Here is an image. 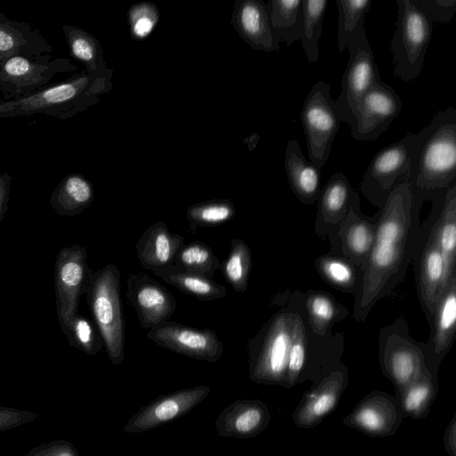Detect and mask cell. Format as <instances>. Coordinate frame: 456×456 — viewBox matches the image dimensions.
<instances>
[{
  "label": "cell",
  "mask_w": 456,
  "mask_h": 456,
  "mask_svg": "<svg viewBox=\"0 0 456 456\" xmlns=\"http://www.w3.org/2000/svg\"><path fill=\"white\" fill-rule=\"evenodd\" d=\"M411 180L422 195L445 191L456 183V109L440 110L412 134Z\"/></svg>",
  "instance_id": "obj_1"
},
{
  "label": "cell",
  "mask_w": 456,
  "mask_h": 456,
  "mask_svg": "<svg viewBox=\"0 0 456 456\" xmlns=\"http://www.w3.org/2000/svg\"><path fill=\"white\" fill-rule=\"evenodd\" d=\"M422 196L408 176L387 197L366 273L364 296H374L385 280V274L398 260L405 236L403 221L409 217Z\"/></svg>",
  "instance_id": "obj_2"
},
{
  "label": "cell",
  "mask_w": 456,
  "mask_h": 456,
  "mask_svg": "<svg viewBox=\"0 0 456 456\" xmlns=\"http://www.w3.org/2000/svg\"><path fill=\"white\" fill-rule=\"evenodd\" d=\"M120 271L114 264L93 271L86 297L110 361L125 359V319L120 297Z\"/></svg>",
  "instance_id": "obj_3"
},
{
  "label": "cell",
  "mask_w": 456,
  "mask_h": 456,
  "mask_svg": "<svg viewBox=\"0 0 456 456\" xmlns=\"http://www.w3.org/2000/svg\"><path fill=\"white\" fill-rule=\"evenodd\" d=\"M396 4L395 30L390 44L394 75L409 82L421 72L432 37L433 22L413 0H396Z\"/></svg>",
  "instance_id": "obj_4"
},
{
  "label": "cell",
  "mask_w": 456,
  "mask_h": 456,
  "mask_svg": "<svg viewBox=\"0 0 456 456\" xmlns=\"http://www.w3.org/2000/svg\"><path fill=\"white\" fill-rule=\"evenodd\" d=\"M90 86L88 76H73L63 82L49 85L29 96L0 101V118L42 114L67 119L88 103Z\"/></svg>",
  "instance_id": "obj_5"
},
{
  "label": "cell",
  "mask_w": 456,
  "mask_h": 456,
  "mask_svg": "<svg viewBox=\"0 0 456 456\" xmlns=\"http://www.w3.org/2000/svg\"><path fill=\"white\" fill-rule=\"evenodd\" d=\"M292 330L284 314L274 316L248 344L249 378L257 384L284 387Z\"/></svg>",
  "instance_id": "obj_6"
},
{
  "label": "cell",
  "mask_w": 456,
  "mask_h": 456,
  "mask_svg": "<svg viewBox=\"0 0 456 456\" xmlns=\"http://www.w3.org/2000/svg\"><path fill=\"white\" fill-rule=\"evenodd\" d=\"M76 69L69 59L50 53L9 58L0 63V101L29 96L49 86L58 74Z\"/></svg>",
  "instance_id": "obj_7"
},
{
  "label": "cell",
  "mask_w": 456,
  "mask_h": 456,
  "mask_svg": "<svg viewBox=\"0 0 456 456\" xmlns=\"http://www.w3.org/2000/svg\"><path fill=\"white\" fill-rule=\"evenodd\" d=\"M310 162L319 170L326 164L339 128L330 86L315 83L306 95L300 112Z\"/></svg>",
  "instance_id": "obj_8"
},
{
  "label": "cell",
  "mask_w": 456,
  "mask_h": 456,
  "mask_svg": "<svg viewBox=\"0 0 456 456\" xmlns=\"http://www.w3.org/2000/svg\"><path fill=\"white\" fill-rule=\"evenodd\" d=\"M346 48L349 57L342 76V90L334 103L340 122L351 126L363 96L380 77L365 29L357 34Z\"/></svg>",
  "instance_id": "obj_9"
},
{
  "label": "cell",
  "mask_w": 456,
  "mask_h": 456,
  "mask_svg": "<svg viewBox=\"0 0 456 456\" xmlns=\"http://www.w3.org/2000/svg\"><path fill=\"white\" fill-rule=\"evenodd\" d=\"M93 270L87 265L86 249L77 244L61 248L54 263L56 314L60 327L78 312Z\"/></svg>",
  "instance_id": "obj_10"
},
{
  "label": "cell",
  "mask_w": 456,
  "mask_h": 456,
  "mask_svg": "<svg viewBox=\"0 0 456 456\" xmlns=\"http://www.w3.org/2000/svg\"><path fill=\"white\" fill-rule=\"evenodd\" d=\"M412 134L379 151L370 162L361 189L370 200L384 205L395 186L411 176Z\"/></svg>",
  "instance_id": "obj_11"
},
{
  "label": "cell",
  "mask_w": 456,
  "mask_h": 456,
  "mask_svg": "<svg viewBox=\"0 0 456 456\" xmlns=\"http://www.w3.org/2000/svg\"><path fill=\"white\" fill-rule=\"evenodd\" d=\"M146 338L162 348L208 362H217L224 353L223 342L208 328H192L167 321L150 329Z\"/></svg>",
  "instance_id": "obj_12"
},
{
  "label": "cell",
  "mask_w": 456,
  "mask_h": 456,
  "mask_svg": "<svg viewBox=\"0 0 456 456\" xmlns=\"http://www.w3.org/2000/svg\"><path fill=\"white\" fill-rule=\"evenodd\" d=\"M210 390V387L200 385L162 395L134 414L125 424L123 431L143 433L175 420L200 404Z\"/></svg>",
  "instance_id": "obj_13"
},
{
  "label": "cell",
  "mask_w": 456,
  "mask_h": 456,
  "mask_svg": "<svg viewBox=\"0 0 456 456\" xmlns=\"http://www.w3.org/2000/svg\"><path fill=\"white\" fill-rule=\"evenodd\" d=\"M403 418L395 395L372 391L356 403L342 423L370 437H387L395 434Z\"/></svg>",
  "instance_id": "obj_14"
},
{
  "label": "cell",
  "mask_w": 456,
  "mask_h": 456,
  "mask_svg": "<svg viewBox=\"0 0 456 456\" xmlns=\"http://www.w3.org/2000/svg\"><path fill=\"white\" fill-rule=\"evenodd\" d=\"M403 102L399 94L379 80L363 96L358 113L350 127L358 141H373L397 118Z\"/></svg>",
  "instance_id": "obj_15"
},
{
  "label": "cell",
  "mask_w": 456,
  "mask_h": 456,
  "mask_svg": "<svg viewBox=\"0 0 456 456\" xmlns=\"http://www.w3.org/2000/svg\"><path fill=\"white\" fill-rule=\"evenodd\" d=\"M126 297L135 311L139 325L145 330L169 321L176 309L171 292L144 273L128 275Z\"/></svg>",
  "instance_id": "obj_16"
},
{
  "label": "cell",
  "mask_w": 456,
  "mask_h": 456,
  "mask_svg": "<svg viewBox=\"0 0 456 456\" xmlns=\"http://www.w3.org/2000/svg\"><path fill=\"white\" fill-rule=\"evenodd\" d=\"M347 383V370L339 366L319 383L312 385L292 411L293 423L303 429L318 426L336 409Z\"/></svg>",
  "instance_id": "obj_17"
},
{
  "label": "cell",
  "mask_w": 456,
  "mask_h": 456,
  "mask_svg": "<svg viewBox=\"0 0 456 456\" xmlns=\"http://www.w3.org/2000/svg\"><path fill=\"white\" fill-rule=\"evenodd\" d=\"M268 405L258 399H238L217 416L215 426L223 437L250 438L262 433L269 425Z\"/></svg>",
  "instance_id": "obj_18"
},
{
  "label": "cell",
  "mask_w": 456,
  "mask_h": 456,
  "mask_svg": "<svg viewBox=\"0 0 456 456\" xmlns=\"http://www.w3.org/2000/svg\"><path fill=\"white\" fill-rule=\"evenodd\" d=\"M185 244L178 233H173L164 221L151 224L136 242V256L143 268L152 273L170 267L179 249Z\"/></svg>",
  "instance_id": "obj_19"
},
{
  "label": "cell",
  "mask_w": 456,
  "mask_h": 456,
  "mask_svg": "<svg viewBox=\"0 0 456 456\" xmlns=\"http://www.w3.org/2000/svg\"><path fill=\"white\" fill-rule=\"evenodd\" d=\"M53 51L51 44L37 28L0 12V63L14 56L34 57Z\"/></svg>",
  "instance_id": "obj_20"
},
{
  "label": "cell",
  "mask_w": 456,
  "mask_h": 456,
  "mask_svg": "<svg viewBox=\"0 0 456 456\" xmlns=\"http://www.w3.org/2000/svg\"><path fill=\"white\" fill-rule=\"evenodd\" d=\"M285 170L297 196L305 201L316 200L320 191V170L309 163L297 140H289L285 150Z\"/></svg>",
  "instance_id": "obj_21"
},
{
  "label": "cell",
  "mask_w": 456,
  "mask_h": 456,
  "mask_svg": "<svg viewBox=\"0 0 456 456\" xmlns=\"http://www.w3.org/2000/svg\"><path fill=\"white\" fill-rule=\"evenodd\" d=\"M436 304L437 317L434 338V353L428 363L425 364L428 371L436 377L440 360L449 348L455 330L456 294L454 275L451 278Z\"/></svg>",
  "instance_id": "obj_22"
},
{
  "label": "cell",
  "mask_w": 456,
  "mask_h": 456,
  "mask_svg": "<svg viewBox=\"0 0 456 456\" xmlns=\"http://www.w3.org/2000/svg\"><path fill=\"white\" fill-rule=\"evenodd\" d=\"M381 364L384 374L395 387V395L417 379L426 369L420 353L405 346L384 352Z\"/></svg>",
  "instance_id": "obj_23"
},
{
  "label": "cell",
  "mask_w": 456,
  "mask_h": 456,
  "mask_svg": "<svg viewBox=\"0 0 456 456\" xmlns=\"http://www.w3.org/2000/svg\"><path fill=\"white\" fill-rule=\"evenodd\" d=\"M94 200L91 183L78 174H70L60 181L50 197L54 212L62 216H74L86 210Z\"/></svg>",
  "instance_id": "obj_24"
},
{
  "label": "cell",
  "mask_w": 456,
  "mask_h": 456,
  "mask_svg": "<svg viewBox=\"0 0 456 456\" xmlns=\"http://www.w3.org/2000/svg\"><path fill=\"white\" fill-rule=\"evenodd\" d=\"M437 392L436 377L426 368L417 379L395 395L403 417L420 419L428 414Z\"/></svg>",
  "instance_id": "obj_25"
},
{
  "label": "cell",
  "mask_w": 456,
  "mask_h": 456,
  "mask_svg": "<svg viewBox=\"0 0 456 456\" xmlns=\"http://www.w3.org/2000/svg\"><path fill=\"white\" fill-rule=\"evenodd\" d=\"M267 14L273 33L279 42L290 45L300 40L303 28L302 0H272Z\"/></svg>",
  "instance_id": "obj_26"
},
{
  "label": "cell",
  "mask_w": 456,
  "mask_h": 456,
  "mask_svg": "<svg viewBox=\"0 0 456 456\" xmlns=\"http://www.w3.org/2000/svg\"><path fill=\"white\" fill-rule=\"evenodd\" d=\"M153 273L167 284L200 301L223 298L227 292L225 287L213 278L183 272L174 265Z\"/></svg>",
  "instance_id": "obj_27"
},
{
  "label": "cell",
  "mask_w": 456,
  "mask_h": 456,
  "mask_svg": "<svg viewBox=\"0 0 456 456\" xmlns=\"http://www.w3.org/2000/svg\"><path fill=\"white\" fill-rule=\"evenodd\" d=\"M443 215L435 240L440 249L449 279L454 275L455 248H456V183L446 189L443 194Z\"/></svg>",
  "instance_id": "obj_28"
},
{
  "label": "cell",
  "mask_w": 456,
  "mask_h": 456,
  "mask_svg": "<svg viewBox=\"0 0 456 456\" xmlns=\"http://www.w3.org/2000/svg\"><path fill=\"white\" fill-rule=\"evenodd\" d=\"M450 280L446 274L443 255L436 240H432L425 250L421 272L422 293L431 309L437 303Z\"/></svg>",
  "instance_id": "obj_29"
},
{
  "label": "cell",
  "mask_w": 456,
  "mask_h": 456,
  "mask_svg": "<svg viewBox=\"0 0 456 456\" xmlns=\"http://www.w3.org/2000/svg\"><path fill=\"white\" fill-rule=\"evenodd\" d=\"M240 23L244 34L256 46L266 51L279 49L280 42L271 28L267 9L260 3H246L240 12Z\"/></svg>",
  "instance_id": "obj_30"
},
{
  "label": "cell",
  "mask_w": 456,
  "mask_h": 456,
  "mask_svg": "<svg viewBox=\"0 0 456 456\" xmlns=\"http://www.w3.org/2000/svg\"><path fill=\"white\" fill-rule=\"evenodd\" d=\"M174 265L183 272L213 278L220 269L221 261L208 244L194 240L179 249Z\"/></svg>",
  "instance_id": "obj_31"
},
{
  "label": "cell",
  "mask_w": 456,
  "mask_h": 456,
  "mask_svg": "<svg viewBox=\"0 0 456 456\" xmlns=\"http://www.w3.org/2000/svg\"><path fill=\"white\" fill-rule=\"evenodd\" d=\"M371 3V0L336 1L338 12V46L340 53L357 34L365 29V15Z\"/></svg>",
  "instance_id": "obj_32"
},
{
  "label": "cell",
  "mask_w": 456,
  "mask_h": 456,
  "mask_svg": "<svg viewBox=\"0 0 456 456\" xmlns=\"http://www.w3.org/2000/svg\"><path fill=\"white\" fill-rule=\"evenodd\" d=\"M327 5L326 0H302L303 28L300 40L307 61L311 63L319 59V39Z\"/></svg>",
  "instance_id": "obj_33"
},
{
  "label": "cell",
  "mask_w": 456,
  "mask_h": 456,
  "mask_svg": "<svg viewBox=\"0 0 456 456\" xmlns=\"http://www.w3.org/2000/svg\"><path fill=\"white\" fill-rule=\"evenodd\" d=\"M251 267V252L241 239H232L227 257L221 262L220 269L228 284L236 291L247 290Z\"/></svg>",
  "instance_id": "obj_34"
},
{
  "label": "cell",
  "mask_w": 456,
  "mask_h": 456,
  "mask_svg": "<svg viewBox=\"0 0 456 456\" xmlns=\"http://www.w3.org/2000/svg\"><path fill=\"white\" fill-rule=\"evenodd\" d=\"M70 346L86 353L96 354L103 346V341L95 324L78 313L61 326Z\"/></svg>",
  "instance_id": "obj_35"
},
{
  "label": "cell",
  "mask_w": 456,
  "mask_h": 456,
  "mask_svg": "<svg viewBox=\"0 0 456 456\" xmlns=\"http://www.w3.org/2000/svg\"><path fill=\"white\" fill-rule=\"evenodd\" d=\"M235 216V208L229 200H212L193 205L188 208L186 217L190 230L223 224Z\"/></svg>",
  "instance_id": "obj_36"
},
{
  "label": "cell",
  "mask_w": 456,
  "mask_h": 456,
  "mask_svg": "<svg viewBox=\"0 0 456 456\" xmlns=\"http://www.w3.org/2000/svg\"><path fill=\"white\" fill-rule=\"evenodd\" d=\"M353 191L342 172L333 174L322 192L320 204L322 211L332 216L344 212L351 203Z\"/></svg>",
  "instance_id": "obj_37"
},
{
  "label": "cell",
  "mask_w": 456,
  "mask_h": 456,
  "mask_svg": "<svg viewBox=\"0 0 456 456\" xmlns=\"http://www.w3.org/2000/svg\"><path fill=\"white\" fill-rule=\"evenodd\" d=\"M306 360L307 354L304 331L301 322L297 321L292 330V340L289 353L284 387L291 388L298 384V379L304 370Z\"/></svg>",
  "instance_id": "obj_38"
},
{
  "label": "cell",
  "mask_w": 456,
  "mask_h": 456,
  "mask_svg": "<svg viewBox=\"0 0 456 456\" xmlns=\"http://www.w3.org/2000/svg\"><path fill=\"white\" fill-rule=\"evenodd\" d=\"M62 30L70 54L75 59L92 66L97 57L96 46L92 37L80 28L69 25H63Z\"/></svg>",
  "instance_id": "obj_39"
},
{
  "label": "cell",
  "mask_w": 456,
  "mask_h": 456,
  "mask_svg": "<svg viewBox=\"0 0 456 456\" xmlns=\"http://www.w3.org/2000/svg\"><path fill=\"white\" fill-rule=\"evenodd\" d=\"M432 22L449 23L456 12V0H413Z\"/></svg>",
  "instance_id": "obj_40"
},
{
  "label": "cell",
  "mask_w": 456,
  "mask_h": 456,
  "mask_svg": "<svg viewBox=\"0 0 456 456\" xmlns=\"http://www.w3.org/2000/svg\"><path fill=\"white\" fill-rule=\"evenodd\" d=\"M346 240L352 252L365 254L371 246V231L366 224H357L348 232Z\"/></svg>",
  "instance_id": "obj_41"
},
{
  "label": "cell",
  "mask_w": 456,
  "mask_h": 456,
  "mask_svg": "<svg viewBox=\"0 0 456 456\" xmlns=\"http://www.w3.org/2000/svg\"><path fill=\"white\" fill-rule=\"evenodd\" d=\"M37 415L27 411L0 406V431L33 421Z\"/></svg>",
  "instance_id": "obj_42"
},
{
  "label": "cell",
  "mask_w": 456,
  "mask_h": 456,
  "mask_svg": "<svg viewBox=\"0 0 456 456\" xmlns=\"http://www.w3.org/2000/svg\"><path fill=\"white\" fill-rule=\"evenodd\" d=\"M323 271L332 281L339 284L348 283L353 277V272L350 266L336 259L325 261L323 264Z\"/></svg>",
  "instance_id": "obj_43"
},
{
  "label": "cell",
  "mask_w": 456,
  "mask_h": 456,
  "mask_svg": "<svg viewBox=\"0 0 456 456\" xmlns=\"http://www.w3.org/2000/svg\"><path fill=\"white\" fill-rule=\"evenodd\" d=\"M27 456H78V454L72 444L61 442L35 448Z\"/></svg>",
  "instance_id": "obj_44"
},
{
  "label": "cell",
  "mask_w": 456,
  "mask_h": 456,
  "mask_svg": "<svg viewBox=\"0 0 456 456\" xmlns=\"http://www.w3.org/2000/svg\"><path fill=\"white\" fill-rule=\"evenodd\" d=\"M312 314L322 322H329L334 315L335 308L332 302L325 296L317 295L310 301Z\"/></svg>",
  "instance_id": "obj_45"
},
{
  "label": "cell",
  "mask_w": 456,
  "mask_h": 456,
  "mask_svg": "<svg viewBox=\"0 0 456 456\" xmlns=\"http://www.w3.org/2000/svg\"><path fill=\"white\" fill-rule=\"evenodd\" d=\"M12 176L8 172H0V223L8 211Z\"/></svg>",
  "instance_id": "obj_46"
},
{
  "label": "cell",
  "mask_w": 456,
  "mask_h": 456,
  "mask_svg": "<svg viewBox=\"0 0 456 456\" xmlns=\"http://www.w3.org/2000/svg\"><path fill=\"white\" fill-rule=\"evenodd\" d=\"M443 440L448 456H456V414L446 427Z\"/></svg>",
  "instance_id": "obj_47"
},
{
  "label": "cell",
  "mask_w": 456,
  "mask_h": 456,
  "mask_svg": "<svg viewBox=\"0 0 456 456\" xmlns=\"http://www.w3.org/2000/svg\"><path fill=\"white\" fill-rule=\"evenodd\" d=\"M154 26V22L149 16L139 17L133 25V31L135 36L144 37L148 36Z\"/></svg>",
  "instance_id": "obj_48"
},
{
  "label": "cell",
  "mask_w": 456,
  "mask_h": 456,
  "mask_svg": "<svg viewBox=\"0 0 456 456\" xmlns=\"http://www.w3.org/2000/svg\"><path fill=\"white\" fill-rule=\"evenodd\" d=\"M358 456H362V455H358Z\"/></svg>",
  "instance_id": "obj_49"
}]
</instances>
